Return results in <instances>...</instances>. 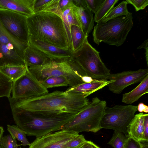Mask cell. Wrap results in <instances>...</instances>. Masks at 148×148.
<instances>
[{
    "label": "cell",
    "instance_id": "obj_7",
    "mask_svg": "<svg viewBox=\"0 0 148 148\" xmlns=\"http://www.w3.org/2000/svg\"><path fill=\"white\" fill-rule=\"evenodd\" d=\"M71 58L93 79L107 80L110 74L101 59L99 52L89 44L88 38L77 51L71 53Z\"/></svg>",
    "mask_w": 148,
    "mask_h": 148
},
{
    "label": "cell",
    "instance_id": "obj_30",
    "mask_svg": "<svg viewBox=\"0 0 148 148\" xmlns=\"http://www.w3.org/2000/svg\"><path fill=\"white\" fill-rule=\"evenodd\" d=\"M72 8H68L62 12V18L68 30L69 34L70 28L71 25H75L80 27Z\"/></svg>",
    "mask_w": 148,
    "mask_h": 148
},
{
    "label": "cell",
    "instance_id": "obj_17",
    "mask_svg": "<svg viewBox=\"0 0 148 148\" xmlns=\"http://www.w3.org/2000/svg\"><path fill=\"white\" fill-rule=\"evenodd\" d=\"M113 80H97L93 79L91 82L79 84L70 87L65 91L66 92H74L82 94L85 97L102 89L112 82Z\"/></svg>",
    "mask_w": 148,
    "mask_h": 148
},
{
    "label": "cell",
    "instance_id": "obj_13",
    "mask_svg": "<svg viewBox=\"0 0 148 148\" xmlns=\"http://www.w3.org/2000/svg\"><path fill=\"white\" fill-rule=\"evenodd\" d=\"M29 45L44 53L50 58H70L71 56L72 52L70 49H64L60 48L30 36H29Z\"/></svg>",
    "mask_w": 148,
    "mask_h": 148
},
{
    "label": "cell",
    "instance_id": "obj_29",
    "mask_svg": "<svg viewBox=\"0 0 148 148\" xmlns=\"http://www.w3.org/2000/svg\"><path fill=\"white\" fill-rule=\"evenodd\" d=\"M12 84L11 79L0 71V97H11Z\"/></svg>",
    "mask_w": 148,
    "mask_h": 148
},
{
    "label": "cell",
    "instance_id": "obj_1",
    "mask_svg": "<svg viewBox=\"0 0 148 148\" xmlns=\"http://www.w3.org/2000/svg\"><path fill=\"white\" fill-rule=\"evenodd\" d=\"M12 113L41 112L77 114L90 102L80 93L55 91L27 99L8 98Z\"/></svg>",
    "mask_w": 148,
    "mask_h": 148
},
{
    "label": "cell",
    "instance_id": "obj_31",
    "mask_svg": "<svg viewBox=\"0 0 148 148\" xmlns=\"http://www.w3.org/2000/svg\"><path fill=\"white\" fill-rule=\"evenodd\" d=\"M126 138L122 132L114 131L112 137L108 144L114 148H125Z\"/></svg>",
    "mask_w": 148,
    "mask_h": 148
},
{
    "label": "cell",
    "instance_id": "obj_3",
    "mask_svg": "<svg viewBox=\"0 0 148 148\" xmlns=\"http://www.w3.org/2000/svg\"><path fill=\"white\" fill-rule=\"evenodd\" d=\"M12 114L16 125L27 135L34 136L36 138L61 130L77 114L41 112H21Z\"/></svg>",
    "mask_w": 148,
    "mask_h": 148
},
{
    "label": "cell",
    "instance_id": "obj_20",
    "mask_svg": "<svg viewBox=\"0 0 148 148\" xmlns=\"http://www.w3.org/2000/svg\"><path fill=\"white\" fill-rule=\"evenodd\" d=\"M148 93V75L131 91L123 95L122 101L131 104L137 101L143 95Z\"/></svg>",
    "mask_w": 148,
    "mask_h": 148
},
{
    "label": "cell",
    "instance_id": "obj_21",
    "mask_svg": "<svg viewBox=\"0 0 148 148\" xmlns=\"http://www.w3.org/2000/svg\"><path fill=\"white\" fill-rule=\"evenodd\" d=\"M60 0H34L33 6L34 13L47 12L57 14L62 18V12L59 6Z\"/></svg>",
    "mask_w": 148,
    "mask_h": 148
},
{
    "label": "cell",
    "instance_id": "obj_43",
    "mask_svg": "<svg viewBox=\"0 0 148 148\" xmlns=\"http://www.w3.org/2000/svg\"><path fill=\"white\" fill-rule=\"evenodd\" d=\"M82 79L84 83H88L92 81L93 79L91 77L87 75L83 76L82 77Z\"/></svg>",
    "mask_w": 148,
    "mask_h": 148
},
{
    "label": "cell",
    "instance_id": "obj_11",
    "mask_svg": "<svg viewBox=\"0 0 148 148\" xmlns=\"http://www.w3.org/2000/svg\"><path fill=\"white\" fill-rule=\"evenodd\" d=\"M147 75L148 69L110 74L108 79L113 81L107 86L109 90L113 93L119 94L125 88L131 85L140 82Z\"/></svg>",
    "mask_w": 148,
    "mask_h": 148
},
{
    "label": "cell",
    "instance_id": "obj_4",
    "mask_svg": "<svg viewBox=\"0 0 148 148\" xmlns=\"http://www.w3.org/2000/svg\"><path fill=\"white\" fill-rule=\"evenodd\" d=\"M28 68L40 82L51 76H62L67 79L71 87L84 83L82 77L87 75L71 57L60 59L49 58L41 66Z\"/></svg>",
    "mask_w": 148,
    "mask_h": 148
},
{
    "label": "cell",
    "instance_id": "obj_37",
    "mask_svg": "<svg viewBox=\"0 0 148 148\" xmlns=\"http://www.w3.org/2000/svg\"><path fill=\"white\" fill-rule=\"evenodd\" d=\"M59 6L62 12L65 10L74 6L72 0H60Z\"/></svg>",
    "mask_w": 148,
    "mask_h": 148
},
{
    "label": "cell",
    "instance_id": "obj_14",
    "mask_svg": "<svg viewBox=\"0 0 148 148\" xmlns=\"http://www.w3.org/2000/svg\"><path fill=\"white\" fill-rule=\"evenodd\" d=\"M0 60L5 65H25L23 58L11 43L0 42Z\"/></svg>",
    "mask_w": 148,
    "mask_h": 148
},
{
    "label": "cell",
    "instance_id": "obj_12",
    "mask_svg": "<svg viewBox=\"0 0 148 148\" xmlns=\"http://www.w3.org/2000/svg\"><path fill=\"white\" fill-rule=\"evenodd\" d=\"M79 134L77 132L67 130L51 132L36 138L29 148H63L66 143Z\"/></svg>",
    "mask_w": 148,
    "mask_h": 148
},
{
    "label": "cell",
    "instance_id": "obj_22",
    "mask_svg": "<svg viewBox=\"0 0 148 148\" xmlns=\"http://www.w3.org/2000/svg\"><path fill=\"white\" fill-rule=\"evenodd\" d=\"M69 34V49L72 53L77 51L88 36L85 35L79 26L75 25H72L70 27Z\"/></svg>",
    "mask_w": 148,
    "mask_h": 148
},
{
    "label": "cell",
    "instance_id": "obj_2",
    "mask_svg": "<svg viewBox=\"0 0 148 148\" xmlns=\"http://www.w3.org/2000/svg\"><path fill=\"white\" fill-rule=\"evenodd\" d=\"M27 21L29 36L60 48L70 49L68 31L59 15L38 12L27 17Z\"/></svg>",
    "mask_w": 148,
    "mask_h": 148
},
{
    "label": "cell",
    "instance_id": "obj_46",
    "mask_svg": "<svg viewBox=\"0 0 148 148\" xmlns=\"http://www.w3.org/2000/svg\"><path fill=\"white\" fill-rule=\"evenodd\" d=\"M0 148H3L1 146H0Z\"/></svg>",
    "mask_w": 148,
    "mask_h": 148
},
{
    "label": "cell",
    "instance_id": "obj_5",
    "mask_svg": "<svg viewBox=\"0 0 148 148\" xmlns=\"http://www.w3.org/2000/svg\"><path fill=\"white\" fill-rule=\"evenodd\" d=\"M132 13L118 17L102 23L99 21L94 26L92 33L94 42L98 45L103 42L119 47L125 42L133 25Z\"/></svg>",
    "mask_w": 148,
    "mask_h": 148
},
{
    "label": "cell",
    "instance_id": "obj_38",
    "mask_svg": "<svg viewBox=\"0 0 148 148\" xmlns=\"http://www.w3.org/2000/svg\"><path fill=\"white\" fill-rule=\"evenodd\" d=\"M148 141V114H146L144 118L143 141Z\"/></svg>",
    "mask_w": 148,
    "mask_h": 148
},
{
    "label": "cell",
    "instance_id": "obj_36",
    "mask_svg": "<svg viewBox=\"0 0 148 148\" xmlns=\"http://www.w3.org/2000/svg\"><path fill=\"white\" fill-rule=\"evenodd\" d=\"M125 148H143V145L141 142L131 137L128 136L125 140Z\"/></svg>",
    "mask_w": 148,
    "mask_h": 148
},
{
    "label": "cell",
    "instance_id": "obj_32",
    "mask_svg": "<svg viewBox=\"0 0 148 148\" xmlns=\"http://www.w3.org/2000/svg\"><path fill=\"white\" fill-rule=\"evenodd\" d=\"M86 141L82 135H78L66 143L63 148H79Z\"/></svg>",
    "mask_w": 148,
    "mask_h": 148
},
{
    "label": "cell",
    "instance_id": "obj_28",
    "mask_svg": "<svg viewBox=\"0 0 148 148\" xmlns=\"http://www.w3.org/2000/svg\"><path fill=\"white\" fill-rule=\"evenodd\" d=\"M7 126V130L12 138L20 141L22 143L21 145L25 146L30 145L26 137V134L23 130L17 125H8Z\"/></svg>",
    "mask_w": 148,
    "mask_h": 148
},
{
    "label": "cell",
    "instance_id": "obj_10",
    "mask_svg": "<svg viewBox=\"0 0 148 148\" xmlns=\"http://www.w3.org/2000/svg\"><path fill=\"white\" fill-rule=\"evenodd\" d=\"M12 97L15 99H27L47 93L44 87L29 70L20 77L13 82Z\"/></svg>",
    "mask_w": 148,
    "mask_h": 148
},
{
    "label": "cell",
    "instance_id": "obj_42",
    "mask_svg": "<svg viewBox=\"0 0 148 148\" xmlns=\"http://www.w3.org/2000/svg\"><path fill=\"white\" fill-rule=\"evenodd\" d=\"M148 42H144L140 46L141 48H144L145 49V57L146 58V60L147 65L148 64Z\"/></svg>",
    "mask_w": 148,
    "mask_h": 148
},
{
    "label": "cell",
    "instance_id": "obj_39",
    "mask_svg": "<svg viewBox=\"0 0 148 148\" xmlns=\"http://www.w3.org/2000/svg\"><path fill=\"white\" fill-rule=\"evenodd\" d=\"M79 148H100L92 142L86 141Z\"/></svg>",
    "mask_w": 148,
    "mask_h": 148
},
{
    "label": "cell",
    "instance_id": "obj_6",
    "mask_svg": "<svg viewBox=\"0 0 148 148\" xmlns=\"http://www.w3.org/2000/svg\"><path fill=\"white\" fill-rule=\"evenodd\" d=\"M105 101L97 97L93 98L74 117L61 128L78 133L83 132L94 133L101 128L100 124L104 110L106 107Z\"/></svg>",
    "mask_w": 148,
    "mask_h": 148
},
{
    "label": "cell",
    "instance_id": "obj_44",
    "mask_svg": "<svg viewBox=\"0 0 148 148\" xmlns=\"http://www.w3.org/2000/svg\"><path fill=\"white\" fill-rule=\"evenodd\" d=\"M4 131L3 127L0 126V140L3 136Z\"/></svg>",
    "mask_w": 148,
    "mask_h": 148
},
{
    "label": "cell",
    "instance_id": "obj_19",
    "mask_svg": "<svg viewBox=\"0 0 148 148\" xmlns=\"http://www.w3.org/2000/svg\"><path fill=\"white\" fill-rule=\"evenodd\" d=\"M145 114L142 112L135 115L128 127V136L131 137L139 141H143Z\"/></svg>",
    "mask_w": 148,
    "mask_h": 148
},
{
    "label": "cell",
    "instance_id": "obj_41",
    "mask_svg": "<svg viewBox=\"0 0 148 148\" xmlns=\"http://www.w3.org/2000/svg\"><path fill=\"white\" fill-rule=\"evenodd\" d=\"M137 110L140 113L148 112V106L142 103H139L137 106Z\"/></svg>",
    "mask_w": 148,
    "mask_h": 148
},
{
    "label": "cell",
    "instance_id": "obj_23",
    "mask_svg": "<svg viewBox=\"0 0 148 148\" xmlns=\"http://www.w3.org/2000/svg\"><path fill=\"white\" fill-rule=\"evenodd\" d=\"M0 42L4 43H10L12 44L24 59V52L29 44L22 42L10 35L3 28L0 23Z\"/></svg>",
    "mask_w": 148,
    "mask_h": 148
},
{
    "label": "cell",
    "instance_id": "obj_9",
    "mask_svg": "<svg viewBox=\"0 0 148 148\" xmlns=\"http://www.w3.org/2000/svg\"><path fill=\"white\" fill-rule=\"evenodd\" d=\"M27 16L0 8V23L5 30L18 40L29 44Z\"/></svg>",
    "mask_w": 148,
    "mask_h": 148
},
{
    "label": "cell",
    "instance_id": "obj_15",
    "mask_svg": "<svg viewBox=\"0 0 148 148\" xmlns=\"http://www.w3.org/2000/svg\"><path fill=\"white\" fill-rule=\"evenodd\" d=\"M34 0H0V8L7 9L28 17L34 13Z\"/></svg>",
    "mask_w": 148,
    "mask_h": 148
},
{
    "label": "cell",
    "instance_id": "obj_45",
    "mask_svg": "<svg viewBox=\"0 0 148 148\" xmlns=\"http://www.w3.org/2000/svg\"><path fill=\"white\" fill-rule=\"evenodd\" d=\"M4 66L3 64L2 63L1 60H0V67Z\"/></svg>",
    "mask_w": 148,
    "mask_h": 148
},
{
    "label": "cell",
    "instance_id": "obj_24",
    "mask_svg": "<svg viewBox=\"0 0 148 148\" xmlns=\"http://www.w3.org/2000/svg\"><path fill=\"white\" fill-rule=\"evenodd\" d=\"M28 68L26 65H5L0 67V71L13 82L25 74Z\"/></svg>",
    "mask_w": 148,
    "mask_h": 148
},
{
    "label": "cell",
    "instance_id": "obj_27",
    "mask_svg": "<svg viewBox=\"0 0 148 148\" xmlns=\"http://www.w3.org/2000/svg\"><path fill=\"white\" fill-rule=\"evenodd\" d=\"M119 0H105L95 15L94 21L98 23L101 21L114 7Z\"/></svg>",
    "mask_w": 148,
    "mask_h": 148
},
{
    "label": "cell",
    "instance_id": "obj_16",
    "mask_svg": "<svg viewBox=\"0 0 148 148\" xmlns=\"http://www.w3.org/2000/svg\"><path fill=\"white\" fill-rule=\"evenodd\" d=\"M72 9L82 31L86 36H88L94 25L92 12L87 7L74 6Z\"/></svg>",
    "mask_w": 148,
    "mask_h": 148
},
{
    "label": "cell",
    "instance_id": "obj_18",
    "mask_svg": "<svg viewBox=\"0 0 148 148\" xmlns=\"http://www.w3.org/2000/svg\"><path fill=\"white\" fill-rule=\"evenodd\" d=\"M50 58L44 53L29 45L24 53V60L28 67L41 66Z\"/></svg>",
    "mask_w": 148,
    "mask_h": 148
},
{
    "label": "cell",
    "instance_id": "obj_34",
    "mask_svg": "<svg viewBox=\"0 0 148 148\" xmlns=\"http://www.w3.org/2000/svg\"><path fill=\"white\" fill-rule=\"evenodd\" d=\"M105 0H85L87 8L95 14Z\"/></svg>",
    "mask_w": 148,
    "mask_h": 148
},
{
    "label": "cell",
    "instance_id": "obj_25",
    "mask_svg": "<svg viewBox=\"0 0 148 148\" xmlns=\"http://www.w3.org/2000/svg\"><path fill=\"white\" fill-rule=\"evenodd\" d=\"M127 4L125 1H122L116 6L114 7L100 21L104 23L119 16L128 15L130 12L128 10Z\"/></svg>",
    "mask_w": 148,
    "mask_h": 148
},
{
    "label": "cell",
    "instance_id": "obj_33",
    "mask_svg": "<svg viewBox=\"0 0 148 148\" xmlns=\"http://www.w3.org/2000/svg\"><path fill=\"white\" fill-rule=\"evenodd\" d=\"M0 146L3 148H17L19 146L15 139L10 134L2 136L0 140Z\"/></svg>",
    "mask_w": 148,
    "mask_h": 148
},
{
    "label": "cell",
    "instance_id": "obj_8",
    "mask_svg": "<svg viewBox=\"0 0 148 148\" xmlns=\"http://www.w3.org/2000/svg\"><path fill=\"white\" fill-rule=\"evenodd\" d=\"M137 110V106L131 105L106 107L101 121V127L122 132L127 137L128 127Z\"/></svg>",
    "mask_w": 148,
    "mask_h": 148
},
{
    "label": "cell",
    "instance_id": "obj_35",
    "mask_svg": "<svg viewBox=\"0 0 148 148\" xmlns=\"http://www.w3.org/2000/svg\"><path fill=\"white\" fill-rule=\"evenodd\" d=\"M125 1L127 4L133 5L136 12L144 9L148 5V0H127Z\"/></svg>",
    "mask_w": 148,
    "mask_h": 148
},
{
    "label": "cell",
    "instance_id": "obj_40",
    "mask_svg": "<svg viewBox=\"0 0 148 148\" xmlns=\"http://www.w3.org/2000/svg\"><path fill=\"white\" fill-rule=\"evenodd\" d=\"M75 6L78 7H87L85 0H72Z\"/></svg>",
    "mask_w": 148,
    "mask_h": 148
},
{
    "label": "cell",
    "instance_id": "obj_26",
    "mask_svg": "<svg viewBox=\"0 0 148 148\" xmlns=\"http://www.w3.org/2000/svg\"><path fill=\"white\" fill-rule=\"evenodd\" d=\"M40 82L47 89L55 87L69 86L67 79L62 76H51Z\"/></svg>",
    "mask_w": 148,
    "mask_h": 148
}]
</instances>
